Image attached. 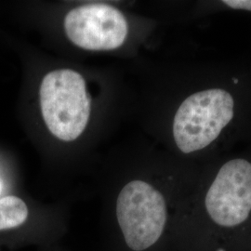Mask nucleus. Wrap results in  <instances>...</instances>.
I'll use <instances>...</instances> for the list:
<instances>
[{
    "mask_svg": "<svg viewBox=\"0 0 251 251\" xmlns=\"http://www.w3.org/2000/svg\"><path fill=\"white\" fill-rule=\"evenodd\" d=\"M39 98L42 117L54 137L73 142L83 133L90 119L91 99L79 73L59 69L47 74Z\"/></svg>",
    "mask_w": 251,
    "mask_h": 251,
    "instance_id": "f257e3e1",
    "label": "nucleus"
},
{
    "mask_svg": "<svg viewBox=\"0 0 251 251\" xmlns=\"http://www.w3.org/2000/svg\"><path fill=\"white\" fill-rule=\"evenodd\" d=\"M233 113L234 100L226 90L210 89L189 96L174 117L176 145L184 153L206 148L231 122Z\"/></svg>",
    "mask_w": 251,
    "mask_h": 251,
    "instance_id": "f03ea898",
    "label": "nucleus"
},
{
    "mask_svg": "<svg viewBox=\"0 0 251 251\" xmlns=\"http://www.w3.org/2000/svg\"><path fill=\"white\" fill-rule=\"evenodd\" d=\"M117 218L126 246L131 251H146L164 233L168 221L167 203L150 183L132 180L117 198Z\"/></svg>",
    "mask_w": 251,
    "mask_h": 251,
    "instance_id": "7ed1b4c3",
    "label": "nucleus"
},
{
    "mask_svg": "<svg viewBox=\"0 0 251 251\" xmlns=\"http://www.w3.org/2000/svg\"><path fill=\"white\" fill-rule=\"evenodd\" d=\"M206 216L219 232L242 228L251 216V163L241 158L226 162L205 197Z\"/></svg>",
    "mask_w": 251,
    "mask_h": 251,
    "instance_id": "20e7f679",
    "label": "nucleus"
},
{
    "mask_svg": "<svg viewBox=\"0 0 251 251\" xmlns=\"http://www.w3.org/2000/svg\"><path fill=\"white\" fill-rule=\"evenodd\" d=\"M64 30L75 45L87 50H113L124 44L127 23L119 9L106 4L82 5L64 19Z\"/></svg>",
    "mask_w": 251,
    "mask_h": 251,
    "instance_id": "39448f33",
    "label": "nucleus"
},
{
    "mask_svg": "<svg viewBox=\"0 0 251 251\" xmlns=\"http://www.w3.org/2000/svg\"><path fill=\"white\" fill-rule=\"evenodd\" d=\"M223 3L232 9L251 11V0H225Z\"/></svg>",
    "mask_w": 251,
    "mask_h": 251,
    "instance_id": "423d86ee",
    "label": "nucleus"
},
{
    "mask_svg": "<svg viewBox=\"0 0 251 251\" xmlns=\"http://www.w3.org/2000/svg\"><path fill=\"white\" fill-rule=\"evenodd\" d=\"M0 192H1V183H0Z\"/></svg>",
    "mask_w": 251,
    "mask_h": 251,
    "instance_id": "0eeeda50",
    "label": "nucleus"
}]
</instances>
